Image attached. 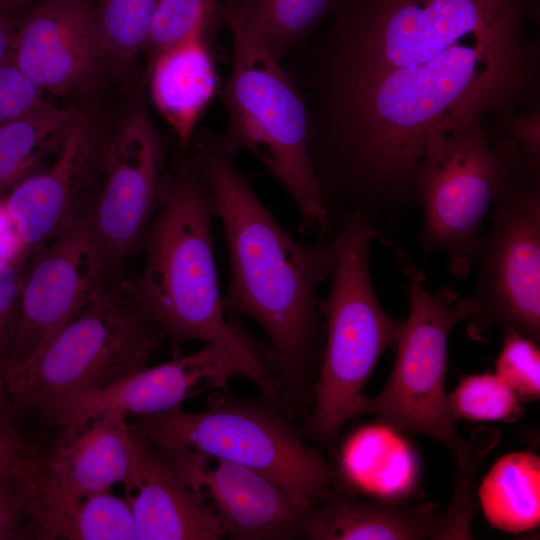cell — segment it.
<instances>
[{
  "instance_id": "obj_1",
  "label": "cell",
  "mask_w": 540,
  "mask_h": 540,
  "mask_svg": "<svg viewBox=\"0 0 540 540\" xmlns=\"http://www.w3.org/2000/svg\"><path fill=\"white\" fill-rule=\"evenodd\" d=\"M293 74L318 175L369 203L412 190L428 136L537 84L520 0H335Z\"/></svg>"
},
{
  "instance_id": "obj_2",
  "label": "cell",
  "mask_w": 540,
  "mask_h": 540,
  "mask_svg": "<svg viewBox=\"0 0 540 540\" xmlns=\"http://www.w3.org/2000/svg\"><path fill=\"white\" fill-rule=\"evenodd\" d=\"M189 151L211 195L229 256L223 306L231 318L247 316L270 340V353L287 403L305 394L317 372L325 327L319 286L333 274L330 241L301 244L279 224L217 143L215 133L193 135Z\"/></svg>"
},
{
  "instance_id": "obj_3",
  "label": "cell",
  "mask_w": 540,
  "mask_h": 540,
  "mask_svg": "<svg viewBox=\"0 0 540 540\" xmlns=\"http://www.w3.org/2000/svg\"><path fill=\"white\" fill-rule=\"evenodd\" d=\"M181 150L170 161L165 199L141 243L142 269L124 282L122 293L163 330L173 357L187 341L222 344L243 361L265 402L279 406L284 389L269 346L247 334L224 309L211 195L190 151Z\"/></svg>"
},
{
  "instance_id": "obj_4",
  "label": "cell",
  "mask_w": 540,
  "mask_h": 540,
  "mask_svg": "<svg viewBox=\"0 0 540 540\" xmlns=\"http://www.w3.org/2000/svg\"><path fill=\"white\" fill-rule=\"evenodd\" d=\"M220 9L232 38V64L221 93L227 125L216 141L233 157L250 151L287 191L304 224L326 230L297 81L236 9L222 3Z\"/></svg>"
},
{
  "instance_id": "obj_5",
  "label": "cell",
  "mask_w": 540,
  "mask_h": 540,
  "mask_svg": "<svg viewBox=\"0 0 540 540\" xmlns=\"http://www.w3.org/2000/svg\"><path fill=\"white\" fill-rule=\"evenodd\" d=\"M377 231L362 214L340 218L332 243L336 262L321 314L325 341L305 434L323 446L336 442L343 425L362 415L364 387L382 354L396 348L405 320L381 307L371 281L369 251Z\"/></svg>"
},
{
  "instance_id": "obj_6",
  "label": "cell",
  "mask_w": 540,
  "mask_h": 540,
  "mask_svg": "<svg viewBox=\"0 0 540 540\" xmlns=\"http://www.w3.org/2000/svg\"><path fill=\"white\" fill-rule=\"evenodd\" d=\"M128 423L154 446L189 449L267 476L303 513L341 485L325 456L266 402L213 394L205 411L180 406Z\"/></svg>"
},
{
  "instance_id": "obj_7",
  "label": "cell",
  "mask_w": 540,
  "mask_h": 540,
  "mask_svg": "<svg viewBox=\"0 0 540 540\" xmlns=\"http://www.w3.org/2000/svg\"><path fill=\"white\" fill-rule=\"evenodd\" d=\"M164 339L156 323L104 285L35 358L9 368L4 385L18 413L40 416L142 370Z\"/></svg>"
},
{
  "instance_id": "obj_8",
  "label": "cell",
  "mask_w": 540,
  "mask_h": 540,
  "mask_svg": "<svg viewBox=\"0 0 540 540\" xmlns=\"http://www.w3.org/2000/svg\"><path fill=\"white\" fill-rule=\"evenodd\" d=\"M482 118L470 115L432 132L413 177L423 209L422 245L444 253L457 278L471 270L490 205L524 167L514 144L493 140Z\"/></svg>"
},
{
  "instance_id": "obj_9",
  "label": "cell",
  "mask_w": 540,
  "mask_h": 540,
  "mask_svg": "<svg viewBox=\"0 0 540 540\" xmlns=\"http://www.w3.org/2000/svg\"><path fill=\"white\" fill-rule=\"evenodd\" d=\"M396 257L407 277L409 316L390 377L378 395L366 396L362 414L398 432L425 434L444 443L459 468L471 460L474 445L458 434L448 410V344L454 327L468 320L476 305L449 287L429 292L426 277L408 256L398 250Z\"/></svg>"
},
{
  "instance_id": "obj_10",
  "label": "cell",
  "mask_w": 540,
  "mask_h": 540,
  "mask_svg": "<svg viewBox=\"0 0 540 540\" xmlns=\"http://www.w3.org/2000/svg\"><path fill=\"white\" fill-rule=\"evenodd\" d=\"M169 175L167 146L137 91L108 135L100 185L86 215L116 294H122L127 259L140 250L165 199Z\"/></svg>"
},
{
  "instance_id": "obj_11",
  "label": "cell",
  "mask_w": 540,
  "mask_h": 540,
  "mask_svg": "<svg viewBox=\"0 0 540 540\" xmlns=\"http://www.w3.org/2000/svg\"><path fill=\"white\" fill-rule=\"evenodd\" d=\"M475 313L468 332L482 339L502 326L539 343L540 186L536 175L513 177L493 201L490 227L474 260Z\"/></svg>"
},
{
  "instance_id": "obj_12",
  "label": "cell",
  "mask_w": 540,
  "mask_h": 540,
  "mask_svg": "<svg viewBox=\"0 0 540 540\" xmlns=\"http://www.w3.org/2000/svg\"><path fill=\"white\" fill-rule=\"evenodd\" d=\"M107 141L92 116L79 110L56 154L2 197L28 258L88 214Z\"/></svg>"
},
{
  "instance_id": "obj_13",
  "label": "cell",
  "mask_w": 540,
  "mask_h": 540,
  "mask_svg": "<svg viewBox=\"0 0 540 540\" xmlns=\"http://www.w3.org/2000/svg\"><path fill=\"white\" fill-rule=\"evenodd\" d=\"M104 285L106 261L85 216L27 261L9 368L35 358Z\"/></svg>"
},
{
  "instance_id": "obj_14",
  "label": "cell",
  "mask_w": 540,
  "mask_h": 540,
  "mask_svg": "<svg viewBox=\"0 0 540 540\" xmlns=\"http://www.w3.org/2000/svg\"><path fill=\"white\" fill-rule=\"evenodd\" d=\"M238 376L249 378L240 357L222 344L208 343L191 354L146 366L109 388L66 399L40 416L58 429L101 414L151 416L180 407L201 392L226 390Z\"/></svg>"
},
{
  "instance_id": "obj_15",
  "label": "cell",
  "mask_w": 540,
  "mask_h": 540,
  "mask_svg": "<svg viewBox=\"0 0 540 540\" xmlns=\"http://www.w3.org/2000/svg\"><path fill=\"white\" fill-rule=\"evenodd\" d=\"M10 61L44 94L95 84L108 65L89 0H46L18 18Z\"/></svg>"
},
{
  "instance_id": "obj_16",
  "label": "cell",
  "mask_w": 540,
  "mask_h": 540,
  "mask_svg": "<svg viewBox=\"0 0 540 540\" xmlns=\"http://www.w3.org/2000/svg\"><path fill=\"white\" fill-rule=\"evenodd\" d=\"M155 448L183 481L216 512L226 535L236 540L300 538L303 512L267 476L182 448Z\"/></svg>"
},
{
  "instance_id": "obj_17",
  "label": "cell",
  "mask_w": 540,
  "mask_h": 540,
  "mask_svg": "<svg viewBox=\"0 0 540 540\" xmlns=\"http://www.w3.org/2000/svg\"><path fill=\"white\" fill-rule=\"evenodd\" d=\"M131 435V465L122 484L136 540H218L226 536L214 509L143 435L133 429Z\"/></svg>"
},
{
  "instance_id": "obj_18",
  "label": "cell",
  "mask_w": 540,
  "mask_h": 540,
  "mask_svg": "<svg viewBox=\"0 0 540 540\" xmlns=\"http://www.w3.org/2000/svg\"><path fill=\"white\" fill-rule=\"evenodd\" d=\"M300 538L309 540L448 539L444 512L407 499L361 500L336 487L302 515Z\"/></svg>"
},
{
  "instance_id": "obj_19",
  "label": "cell",
  "mask_w": 540,
  "mask_h": 540,
  "mask_svg": "<svg viewBox=\"0 0 540 540\" xmlns=\"http://www.w3.org/2000/svg\"><path fill=\"white\" fill-rule=\"evenodd\" d=\"M43 470L59 485L76 493L110 491L128 475L132 435L127 418L101 414L59 428L47 456L38 457Z\"/></svg>"
},
{
  "instance_id": "obj_20",
  "label": "cell",
  "mask_w": 540,
  "mask_h": 540,
  "mask_svg": "<svg viewBox=\"0 0 540 540\" xmlns=\"http://www.w3.org/2000/svg\"><path fill=\"white\" fill-rule=\"evenodd\" d=\"M35 490L26 509L32 539L136 540L131 509L110 491L72 492L55 482L31 457Z\"/></svg>"
},
{
  "instance_id": "obj_21",
  "label": "cell",
  "mask_w": 540,
  "mask_h": 540,
  "mask_svg": "<svg viewBox=\"0 0 540 540\" xmlns=\"http://www.w3.org/2000/svg\"><path fill=\"white\" fill-rule=\"evenodd\" d=\"M204 28L148 63L151 99L185 146L219 89L211 42Z\"/></svg>"
},
{
  "instance_id": "obj_22",
  "label": "cell",
  "mask_w": 540,
  "mask_h": 540,
  "mask_svg": "<svg viewBox=\"0 0 540 540\" xmlns=\"http://www.w3.org/2000/svg\"><path fill=\"white\" fill-rule=\"evenodd\" d=\"M339 479L376 499H407L417 484L416 455L400 432L380 422L354 431L343 443Z\"/></svg>"
},
{
  "instance_id": "obj_23",
  "label": "cell",
  "mask_w": 540,
  "mask_h": 540,
  "mask_svg": "<svg viewBox=\"0 0 540 540\" xmlns=\"http://www.w3.org/2000/svg\"><path fill=\"white\" fill-rule=\"evenodd\" d=\"M78 111L45 100L0 125V198L56 154Z\"/></svg>"
},
{
  "instance_id": "obj_24",
  "label": "cell",
  "mask_w": 540,
  "mask_h": 540,
  "mask_svg": "<svg viewBox=\"0 0 540 540\" xmlns=\"http://www.w3.org/2000/svg\"><path fill=\"white\" fill-rule=\"evenodd\" d=\"M479 500L495 528L520 533L540 523V458L528 451L499 458L483 478Z\"/></svg>"
},
{
  "instance_id": "obj_25",
  "label": "cell",
  "mask_w": 540,
  "mask_h": 540,
  "mask_svg": "<svg viewBox=\"0 0 540 540\" xmlns=\"http://www.w3.org/2000/svg\"><path fill=\"white\" fill-rule=\"evenodd\" d=\"M236 9L280 60L299 48L334 0H219Z\"/></svg>"
},
{
  "instance_id": "obj_26",
  "label": "cell",
  "mask_w": 540,
  "mask_h": 540,
  "mask_svg": "<svg viewBox=\"0 0 540 540\" xmlns=\"http://www.w3.org/2000/svg\"><path fill=\"white\" fill-rule=\"evenodd\" d=\"M158 0H93L92 18L108 69L130 70L144 50Z\"/></svg>"
},
{
  "instance_id": "obj_27",
  "label": "cell",
  "mask_w": 540,
  "mask_h": 540,
  "mask_svg": "<svg viewBox=\"0 0 540 540\" xmlns=\"http://www.w3.org/2000/svg\"><path fill=\"white\" fill-rule=\"evenodd\" d=\"M522 401L507 383L491 373L469 375L447 394L448 410L455 421H512L519 417Z\"/></svg>"
},
{
  "instance_id": "obj_28",
  "label": "cell",
  "mask_w": 540,
  "mask_h": 540,
  "mask_svg": "<svg viewBox=\"0 0 540 540\" xmlns=\"http://www.w3.org/2000/svg\"><path fill=\"white\" fill-rule=\"evenodd\" d=\"M219 0H158L144 46L148 63L204 28H214Z\"/></svg>"
},
{
  "instance_id": "obj_29",
  "label": "cell",
  "mask_w": 540,
  "mask_h": 540,
  "mask_svg": "<svg viewBox=\"0 0 540 540\" xmlns=\"http://www.w3.org/2000/svg\"><path fill=\"white\" fill-rule=\"evenodd\" d=\"M495 374L522 400L540 397V351L538 343L519 333L506 330L495 364Z\"/></svg>"
},
{
  "instance_id": "obj_30",
  "label": "cell",
  "mask_w": 540,
  "mask_h": 540,
  "mask_svg": "<svg viewBox=\"0 0 540 540\" xmlns=\"http://www.w3.org/2000/svg\"><path fill=\"white\" fill-rule=\"evenodd\" d=\"M500 440V434L493 428L481 427L473 435L474 453L470 462L458 468L453 497L444 515L447 520L450 539H471L473 517V481L477 468L486 453Z\"/></svg>"
},
{
  "instance_id": "obj_31",
  "label": "cell",
  "mask_w": 540,
  "mask_h": 540,
  "mask_svg": "<svg viewBox=\"0 0 540 540\" xmlns=\"http://www.w3.org/2000/svg\"><path fill=\"white\" fill-rule=\"evenodd\" d=\"M32 454L16 469L0 473V540L32 539L26 518L35 490Z\"/></svg>"
},
{
  "instance_id": "obj_32",
  "label": "cell",
  "mask_w": 540,
  "mask_h": 540,
  "mask_svg": "<svg viewBox=\"0 0 540 540\" xmlns=\"http://www.w3.org/2000/svg\"><path fill=\"white\" fill-rule=\"evenodd\" d=\"M28 260L0 261V377L9 369L20 320V293Z\"/></svg>"
},
{
  "instance_id": "obj_33",
  "label": "cell",
  "mask_w": 540,
  "mask_h": 540,
  "mask_svg": "<svg viewBox=\"0 0 540 540\" xmlns=\"http://www.w3.org/2000/svg\"><path fill=\"white\" fill-rule=\"evenodd\" d=\"M46 99L11 61L0 64V125L41 105Z\"/></svg>"
},
{
  "instance_id": "obj_34",
  "label": "cell",
  "mask_w": 540,
  "mask_h": 540,
  "mask_svg": "<svg viewBox=\"0 0 540 540\" xmlns=\"http://www.w3.org/2000/svg\"><path fill=\"white\" fill-rule=\"evenodd\" d=\"M503 130L520 153L526 171L536 175L540 167L539 107L506 117Z\"/></svg>"
},
{
  "instance_id": "obj_35",
  "label": "cell",
  "mask_w": 540,
  "mask_h": 540,
  "mask_svg": "<svg viewBox=\"0 0 540 540\" xmlns=\"http://www.w3.org/2000/svg\"><path fill=\"white\" fill-rule=\"evenodd\" d=\"M30 453L31 449L18 426L0 427V473L16 469Z\"/></svg>"
},
{
  "instance_id": "obj_36",
  "label": "cell",
  "mask_w": 540,
  "mask_h": 540,
  "mask_svg": "<svg viewBox=\"0 0 540 540\" xmlns=\"http://www.w3.org/2000/svg\"><path fill=\"white\" fill-rule=\"evenodd\" d=\"M28 259L15 225L0 198V261Z\"/></svg>"
},
{
  "instance_id": "obj_37",
  "label": "cell",
  "mask_w": 540,
  "mask_h": 540,
  "mask_svg": "<svg viewBox=\"0 0 540 540\" xmlns=\"http://www.w3.org/2000/svg\"><path fill=\"white\" fill-rule=\"evenodd\" d=\"M19 16L0 9V64L10 61Z\"/></svg>"
},
{
  "instance_id": "obj_38",
  "label": "cell",
  "mask_w": 540,
  "mask_h": 540,
  "mask_svg": "<svg viewBox=\"0 0 540 540\" xmlns=\"http://www.w3.org/2000/svg\"><path fill=\"white\" fill-rule=\"evenodd\" d=\"M18 411L14 408L0 377V427L17 426Z\"/></svg>"
},
{
  "instance_id": "obj_39",
  "label": "cell",
  "mask_w": 540,
  "mask_h": 540,
  "mask_svg": "<svg viewBox=\"0 0 540 540\" xmlns=\"http://www.w3.org/2000/svg\"><path fill=\"white\" fill-rule=\"evenodd\" d=\"M46 0H0V9L20 16L27 9Z\"/></svg>"
},
{
  "instance_id": "obj_40",
  "label": "cell",
  "mask_w": 540,
  "mask_h": 540,
  "mask_svg": "<svg viewBox=\"0 0 540 540\" xmlns=\"http://www.w3.org/2000/svg\"><path fill=\"white\" fill-rule=\"evenodd\" d=\"M90 2H92L93 0H89Z\"/></svg>"
}]
</instances>
